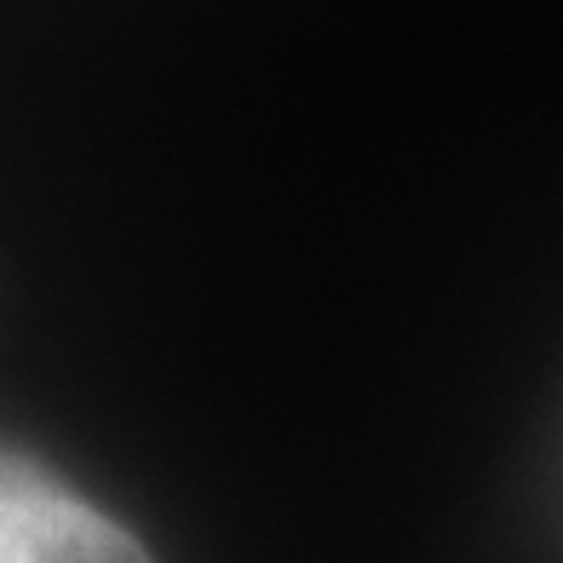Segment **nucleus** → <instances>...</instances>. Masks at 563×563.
<instances>
[{"mask_svg":"<svg viewBox=\"0 0 563 563\" xmlns=\"http://www.w3.org/2000/svg\"><path fill=\"white\" fill-rule=\"evenodd\" d=\"M0 563H156L126 523L35 454L0 449Z\"/></svg>","mask_w":563,"mask_h":563,"instance_id":"nucleus-1","label":"nucleus"}]
</instances>
